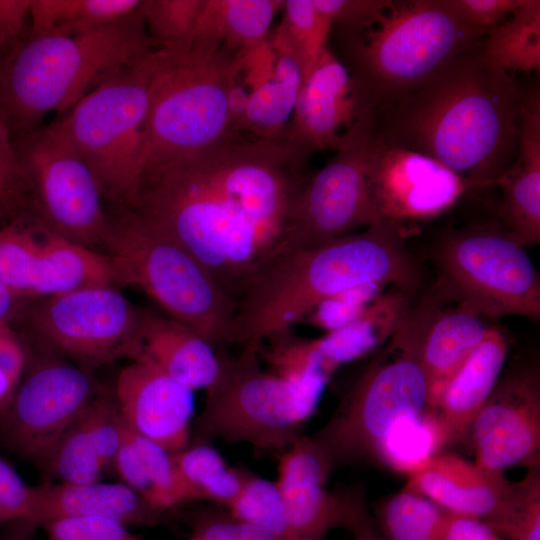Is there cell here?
Wrapping results in <instances>:
<instances>
[{
  "label": "cell",
  "instance_id": "58",
  "mask_svg": "<svg viewBox=\"0 0 540 540\" xmlns=\"http://www.w3.org/2000/svg\"><path fill=\"white\" fill-rule=\"evenodd\" d=\"M3 214L2 210L0 209V216Z\"/></svg>",
  "mask_w": 540,
  "mask_h": 540
},
{
  "label": "cell",
  "instance_id": "48",
  "mask_svg": "<svg viewBox=\"0 0 540 540\" xmlns=\"http://www.w3.org/2000/svg\"><path fill=\"white\" fill-rule=\"evenodd\" d=\"M30 348L10 324L0 325V420L10 407L27 369Z\"/></svg>",
  "mask_w": 540,
  "mask_h": 540
},
{
  "label": "cell",
  "instance_id": "56",
  "mask_svg": "<svg viewBox=\"0 0 540 540\" xmlns=\"http://www.w3.org/2000/svg\"><path fill=\"white\" fill-rule=\"evenodd\" d=\"M9 522V518L7 516V514L5 513L3 507L1 506L0 504V526L4 523H8Z\"/></svg>",
  "mask_w": 540,
  "mask_h": 540
},
{
  "label": "cell",
  "instance_id": "47",
  "mask_svg": "<svg viewBox=\"0 0 540 540\" xmlns=\"http://www.w3.org/2000/svg\"><path fill=\"white\" fill-rule=\"evenodd\" d=\"M29 201L26 177L11 133L0 117V209L19 214Z\"/></svg>",
  "mask_w": 540,
  "mask_h": 540
},
{
  "label": "cell",
  "instance_id": "13",
  "mask_svg": "<svg viewBox=\"0 0 540 540\" xmlns=\"http://www.w3.org/2000/svg\"><path fill=\"white\" fill-rule=\"evenodd\" d=\"M102 390L91 370L37 343L0 420L4 446L45 470L63 436Z\"/></svg>",
  "mask_w": 540,
  "mask_h": 540
},
{
  "label": "cell",
  "instance_id": "3",
  "mask_svg": "<svg viewBox=\"0 0 540 540\" xmlns=\"http://www.w3.org/2000/svg\"><path fill=\"white\" fill-rule=\"evenodd\" d=\"M127 211L189 251L235 299L265 249L204 148L146 167Z\"/></svg>",
  "mask_w": 540,
  "mask_h": 540
},
{
  "label": "cell",
  "instance_id": "44",
  "mask_svg": "<svg viewBox=\"0 0 540 540\" xmlns=\"http://www.w3.org/2000/svg\"><path fill=\"white\" fill-rule=\"evenodd\" d=\"M191 537L197 540H277L269 532L234 518L226 509L207 506L185 516Z\"/></svg>",
  "mask_w": 540,
  "mask_h": 540
},
{
  "label": "cell",
  "instance_id": "24",
  "mask_svg": "<svg viewBox=\"0 0 540 540\" xmlns=\"http://www.w3.org/2000/svg\"><path fill=\"white\" fill-rule=\"evenodd\" d=\"M499 223L523 247L540 243V91L524 90L517 119V150L498 176Z\"/></svg>",
  "mask_w": 540,
  "mask_h": 540
},
{
  "label": "cell",
  "instance_id": "39",
  "mask_svg": "<svg viewBox=\"0 0 540 540\" xmlns=\"http://www.w3.org/2000/svg\"><path fill=\"white\" fill-rule=\"evenodd\" d=\"M205 0H142L146 31L157 49H191Z\"/></svg>",
  "mask_w": 540,
  "mask_h": 540
},
{
  "label": "cell",
  "instance_id": "17",
  "mask_svg": "<svg viewBox=\"0 0 540 540\" xmlns=\"http://www.w3.org/2000/svg\"><path fill=\"white\" fill-rule=\"evenodd\" d=\"M377 108L329 45L304 77L283 139L335 152L373 132Z\"/></svg>",
  "mask_w": 540,
  "mask_h": 540
},
{
  "label": "cell",
  "instance_id": "29",
  "mask_svg": "<svg viewBox=\"0 0 540 540\" xmlns=\"http://www.w3.org/2000/svg\"><path fill=\"white\" fill-rule=\"evenodd\" d=\"M411 292L387 288L360 315L343 326L313 339L334 373L342 364L367 355L392 336L411 307Z\"/></svg>",
  "mask_w": 540,
  "mask_h": 540
},
{
  "label": "cell",
  "instance_id": "36",
  "mask_svg": "<svg viewBox=\"0 0 540 540\" xmlns=\"http://www.w3.org/2000/svg\"><path fill=\"white\" fill-rule=\"evenodd\" d=\"M257 353L270 372L320 396L333 374L313 339L296 338L289 332L266 340L258 346Z\"/></svg>",
  "mask_w": 540,
  "mask_h": 540
},
{
  "label": "cell",
  "instance_id": "11",
  "mask_svg": "<svg viewBox=\"0 0 540 540\" xmlns=\"http://www.w3.org/2000/svg\"><path fill=\"white\" fill-rule=\"evenodd\" d=\"M433 260L435 286L447 301L483 317L539 320V273L524 247L498 221L449 231Z\"/></svg>",
  "mask_w": 540,
  "mask_h": 540
},
{
  "label": "cell",
  "instance_id": "54",
  "mask_svg": "<svg viewBox=\"0 0 540 540\" xmlns=\"http://www.w3.org/2000/svg\"><path fill=\"white\" fill-rule=\"evenodd\" d=\"M29 302L0 282V325L11 324Z\"/></svg>",
  "mask_w": 540,
  "mask_h": 540
},
{
  "label": "cell",
  "instance_id": "38",
  "mask_svg": "<svg viewBox=\"0 0 540 540\" xmlns=\"http://www.w3.org/2000/svg\"><path fill=\"white\" fill-rule=\"evenodd\" d=\"M226 510L234 518L269 532L277 540H294L276 481L249 471L239 494Z\"/></svg>",
  "mask_w": 540,
  "mask_h": 540
},
{
  "label": "cell",
  "instance_id": "33",
  "mask_svg": "<svg viewBox=\"0 0 540 540\" xmlns=\"http://www.w3.org/2000/svg\"><path fill=\"white\" fill-rule=\"evenodd\" d=\"M141 3L142 0H30L29 31L85 32L127 17Z\"/></svg>",
  "mask_w": 540,
  "mask_h": 540
},
{
  "label": "cell",
  "instance_id": "7",
  "mask_svg": "<svg viewBox=\"0 0 540 540\" xmlns=\"http://www.w3.org/2000/svg\"><path fill=\"white\" fill-rule=\"evenodd\" d=\"M241 70V56L224 49H157L143 130L144 170L236 132L231 98Z\"/></svg>",
  "mask_w": 540,
  "mask_h": 540
},
{
  "label": "cell",
  "instance_id": "49",
  "mask_svg": "<svg viewBox=\"0 0 540 540\" xmlns=\"http://www.w3.org/2000/svg\"><path fill=\"white\" fill-rule=\"evenodd\" d=\"M523 0H444L465 24L487 32L511 15Z\"/></svg>",
  "mask_w": 540,
  "mask_h": 540
},
{
  "label": "cell",
  "instance_id": "6",
  "mask_svg": "<svg viewBox=\"0 0 540 540\" xmlns=\"http://www.w3.org/2000/svg\"><path fill=\"white\" fill-rule=\"evenodd\" d=\"M445 303L446 299L434 286L411 306L330 420L311 435L332 467L336 463L373 457L397 422L431 410L420 351L431 320Z\"/></svg>",
  "mask_w": 540,
  "mask_h": 540
},
{
  "label": "cell",
  "instance_id": "10",
  "mask_svg": "<svg viewBox=\"0 0 540 540\" xmlns=\"http://www.w3.org/2000/svg\"><path fill=\"white\" fill-rule=\"evenodd\" d=\"M156 51L119 70L62 117L103 199L120 211L132 207L144 171L143 130Z\"/></svg>",
  "mask_w": 540,
  "mask_h": 540
},
{
  "label": "cell",
  "instance_id": "41",
  "mask_svg": "<svg viewBox=\"0 0 540 540\" xmlns=\"http://www.w3.org/2000/svg\"><path fill=\"white\" fill-rule=\"evenodd\" d=\"M133 433L149 484L147 502L154 509L165 513L183 503L192 501L172 454L157 443L134 431Z\"/></svg>",
  "mask_w": 540,
  "mask_h": 540
},
{
  "label": "cell",
  "instance_id": "15",
  "mask_svg": "<svg viewBox=\"0 0 540 540\" xmlns=\"http://www.w3.org/2000/svg\"><path fill=\"white\" fill-rule=\"evenodd\" d=\"M371 146L372 133L337 151L306 180L283 231L261 257L318 247L379 221L371 199Z\"/></svg>",
  "mask_w": 540,
  "mask_h": 540
},
{
  "label": "cell",
  "instance_id": "43",
  "mask_svg": "<svg viewBox=\"0 0 540 540\" xmlns=\"http://www.w3.org/2000/svg\"><path fill=\"white\" fill-rule=\"evenodd\" d=\"M81 417L103 464L106 468L112 466L124 424L114 394L102 390Z\"/></svg>",
  "mask_w": 540,
  "mask_h": 540
},
{
  "label": "cell",
  "instance_id": "30",
  "mask_svg": "<svg viewBox=\"0 0 540 540\" xmlns=\"http://www.w3.org/2000/svg\"><path fill=\"white\" fill-rule=\"evenodd\" d=\"M274 51L273 74L249 93L242 126L252 130L256 137L279 140L294 113L303 73L292 56Z\"/></svg>",
  "mask_w": 540,
  "mask_h": 540
},
{
  "label": "cell",
  "instance_id": "22",
  "mask_svg": "<svg viewBox=\"0 0 540 540\" xmlns=\"http://www.w3.org/2000/svg\"><path fill=\"white\" fill-rule=\"evenodd\" d=\"M405 485L447 512L478 519L493 531L505 513L514 482L502 472L439 453L407 474Z\"/></svg>",
  "mask_w": 540,
  "mask_h": 540
},
{
  "label": "cell",
  "instance_id": "46",
  "mask_svg": "<svg viewBox=\"0 0 540 540\" xmlns=\"http://www.w3.org/2000/svg\"><path fill=\"white\" fill-rule=\"evenodd\" d=\"M46 540H144L130 527L103 516H74L46 522Z\"/></svg>",
  "mask_w": 540,
  "mask_h": 540
},
{
  "label": "cell",
  "instance_id": "31",
  "mask_svg": "<svg viewBox=\"0 0 540 540\" xmlns=\"http://www.w3.org/2000/svg\"><path fill=\"white\" fill-rule=\"evenodd\" d=\"M172 458L191 500L227 509L239 494L248 470L232 467L208 441L194 440Z\"/></svg>",
  "mask_w": 540,
  "mask_h": 540
},
{
  "label": "cell",
  "instance_id": "28",
  "mask_svg": "<svg viewBox=\"0 0 540 540\" xmlns=\"http://www.w3.org/2000/svg\"><path fill=\"white\" fill-rule=\"evenodd\" d=\"M284 0H205L191 49L241 55L266 41Z\"/></svg>",
  "mask_w": 540,
  "mask_h": 540
},
{
  "label": "cell",
  "instance_id": "45",
  "mask_svg": "<svg viewBox=\"0 0 540 540\" xmlns=\"http://www.w3.org/2000/svg\"><path fill=\"white\" fill-rule=\"evenodd\" d=\"M387 288L380 284L350 288L319 303L305 319L327 332L333 331L360 315Z\"/></svg>",
  "mask_w": 540,
  "mask_h": 540
},
{
  "label": "cell",
  "instance_id": "51",
  "mask_svg": "<svg viewBox=\"0 0 540 540\" xmlns=\"http://www.w3.org/2000/svg\"><path fill=\"white\" fill-rule=\"evenodd\" d=\"M34 498V487L29 486L18 472L0 458V504L9 522L19 523L29 514Z\"/></svg>",
  "mask_w": 540,
  "mask_h": 540
},
{
  "label": "cell",
  "instance_id": "57",
  "mask_svg": "<svg viewBox=\"0 0 540 540\" xmlns=\"http://www.w3.org/2000/svg\"><path fill=\"white\" fill-rule=\"evenodd\" d=\"M188 540H197V539H195V538H193V537H190Z\"/></svg>",
  "mask_w": 540,
  "mask_h": 540
},
{
  "label": "cell",
  "instance_id": "8",
  "mask_svg": "<svg viewBox=\"0 0 540 540\" xmlns=\"http://www.w3.org/2000/svg\"><path fill=\"white\" fill-rule=\"evenodd\" d=\"M110 220L104 254L116 285L141 290L216 350L228 347L236 299L189 251L131 211Z\"/></svg>",
  "mask_w": 540,
  "mask_h": 540
},
{
  "label": "cell",
  "instance_id": "50",
  "mask_svg": "<svg viewBox=\"0 0 540 540\" xmlns=\"http://www.w3.org/2000/svg\"><path fill=\"white\" fill-rule=\"evenodd\" d=\"M112 467H114L124 485L147 501L149 484L143 460L136 444L134 433L125 422L123 424L121 441L115 454Z\"/></svg>",
  "mask_w": 540,
  "mask_h": 540
},
{
  "label": "cell",
  "instance_id": "12",
  "mask_svg": "<svg viewBox=\"0 0 540 540\" xmlns=\"http://www.w3.org/2000/svg\"><path fill=\"white\" fill-rule=\"evenodd\" d=\"M14 144L34 215L64 238L103 250L110 224L104 199L63 118L16 136Z\"/></svg>",
  "mask_w": 540,
  "mask_h": 540
},
{
  "label": "cell",
  "instance_id": "37",
  "mask_svg": "<svg viewBox=\"0 0 540 540\" xmlns=\"http://www.w3.org/2000/svg\"><path fill=\"white\" fill-rule=\"evenodd\" d=\"M443 449L436 412L397 422L376 448L373 458L406 475Z\"/></svg>",
  "mask_w": 540,
  "mask_h": 540
},
{
  "label": "cell",
  "instance_id": "23",
  "mask_svg": "<svg viewBox=\"0 0 540 540\" xmlns=\"http://www.w3.org/2000/svg\"><path fill=\"white\" fill-rule=\"evenodd\" d=\"M90 515L112 518L129 527H156L166 522L164 513L122 482H50L34 487L30 512L16 524L14 540H26L37 528L54 519Z\"/></svg>",
  "mask_w": 540,
  "mask_h": 540
},
{
  "label": "cell",
  "instance_id": "59",
  "mask_svg": "<svg viewBox=\"0 0 540 540\" xmlns=\"http://www.w3.org/2000/svg\"><path fill=\"white\" fill-rule=\"evenodd\" d=\"M1 64V63H0Z\"/></svg>",
  "mask_w": 540,
  "mask_h": 540
},
{
  "label": "cell",
  "instance_id": "21",
  "mask_svg": "<svg viewBox=\"0 0 540 540\" xmlns=\"http://www.w3.org/2000/svg\"><path fill=\"white\" fill-rule=\"evenodd\" d=\"M114 396L126 425L176 453L191 439L193 390L152 363L137 359L118 374Z\"/></svg>",
  "mask_w": 540,
  "mask_h": 540
},
{
  "label": "cell",
  "instance_id": "16",
  "mask_svg": "<svg viewBox=\"0 0 540 540\" xmlns=\"http://www.w3.org/2000/svg\"><path fill=\"white\" fill-rule=\"evenodd\" d=\"M0 282L29 301L116 286L104 253L64 238L35 215L0 228Z\"/></svg>",
  "mask_w": 540,
  "mask_h": 540
},
{
  "label": "cell",
  "instance_id": "14",
  "mask_svg": "<svg viewBox=\"0 0 540 540\" xmlns=\"http://www.w3.org/2000/svg\"><path fill=\"white\" fill-rule=\"evenodd\" d=\"M20 314L38 344L92 371L128 357L141 309L116 287L95 286L33 300Z\"/></svg>",
  "mask_w": 540,
  "mask_h": 540
},
{
  "label": "cell",
  "instance_id": "55",
  "mask_svg": "<svg viewBox=\"0 0 540 540\" xmlns=\"http://www.w3.org/2000/svg\"><path fill=\"white\" fill-rule=\"evenodd\" d=\"M354 540H387L380 532L378 526L368 529L354 537Z\"/></svg>",
  "mask_w": 540,
  "mask_h": 540
},
{
  "label": "cell",
  "instance_id": "34",
  "mask_svg": "<svg viewBox=\"0 0 540 540\" xmlns=\"http://www.w3.org/2000/svg\"><path fill=\"white\" fill-rule=\"evenodd\" d=\"M374 519L387 540H440L447 511L404 487L374 506Z\"/></svg>",
  "mask_w": 540,
  "mask_h": 540
},
{
  "label": "cell",
  "instance_id": "18",
  "mask_svg": "<svg viewBox=\"0 0 540 540\" xmlns=\"http://www.w3.org/2000/svg\"><path fill=\"white\" fill-rule=\"evenodd\" d=\"M332 464L312 436L302 435L278 459L276 483L294 540H324L335 528L355 536L376 525L360 490L331 492Z\"/></svg>",
  "mask_w": 540,
  "mask_h": 540
},
{
  "label": "cell",
  "instance_id": "4",
  "mask_svg": "<svg viewBox=\"0 0 540 540\" xmlns=\"http://www.w3.org/2000/svg\"><path fill=\"white\" fill-rule=\"evenodd\" d=\"M155 49L141 6L112 24L85 32L29 31L0 64V117L16 136L34 130L46 114L67 113L108 78Z\"/></svg>",
  "mask_w": 540,
  "mask_h": 540
},
{
  "label": "cell",
  "instance_id": "26",
  "mask_svg": "<svg viewBox=\"0 0 540 540\" xmlns=\"http://www.w3.org/2000/svg\"><path fill=\"white\" fill-rule=\"evenodd\" d=\"M508 347L504 334H487L447 384L436 407L443 448L466 440L470 424L500 378Z\"/></svg>",
  "mask_w": 540,
  "mask_h": 540
},
{
  "label": "cell",
  "instance_id": "32",
  "mask_svg": "<svg viewBox=\"0 0 540 540\" xmlns=\"http://www.w3.org/2000/svg\"><path fill=\"white\" fill-rule=\"evenodd\" d=\"M480 45L483 55L505 71H539L540 1L523 0L510 18L486 32Z\"/></svg>",
  "mask_w": 540,
  "mask_h": 540
},
{
  "label": "cell",
  "instance_id": "1",
  "mask_svg": "<svg viewBox=\"0 0 540 540\" xmlns=\"http://www.w3.org/2000/svg\"><path fill=\"white\" fill-rule=\"evenodd\" d=\"M481 39L421 86L380 108L373 128L380 140L437 160L468 189L494 185L512 162L524 94L507 71L483 55Z\"/></svg>",
  "mask_w": 540,
  "mask_h": 540
},
{
  "label": "cell",
  "instance_id": "35",
  "mask_svg": "<svg viewBox=\"0 0 540 540\" xmlns=\"http://www.w3.org/2000/svg\"><path fill=\"white\" fill-rule=\"evenodd\" d=\"M281 12L271 45L298 62L304 79L328 45L333 22L317 9L313 0H284Z\"/></svg>",
  "mask_w": 540,
  "mask_h": 540
},
{
  "label": "cell",
  "instance_id": "40",
  "mask_svg": "<svg viewBox=\"0 0 540 540\" xmlns=\"http://www.w3.org/2000/svg\"><path fill=\"white\" fill-rule=\"evenodd\" d=\"M81 415L63 436L44 470L59 482L83 484L99 481L106 469Z\"/></svg>",
  "mask_w": 540,
  "mask_h": 540
},
{
  "label": "cell",
  "instance_id": "27",
  "mask_svg": "<svg viewBox=\"0 0 540 540\" xmlns=\"http://www.w3.org/2000/svg\"><path fill=\"white\" fill-rule=\"evenodd\" d=\"M490 326L480 314L460 305L438 310L425 333L420 360L435 411L452 377L481 343Z\"/></svg>",
  "mask_w": 540,
  "mask_h": 540
},
{
  "label": "cell",
  "instance_id": "2",
  "mask_svg": "<svg viewBox=\"0 0 540 540\" xmlns=\"http://www.w3.org/2000/svg\"><path fill=\"white\" fill-rule=\"evenodd\" d=\"M402 224L379 220L327 244L261 257L236 298L228 346L257 348L322 301L367 284L415 289L419 272Z\"/></svg>",
  "mask_w": 540,
  "mask_h": 540
},
{
  "label": "cell",
  "instance_id": "19",
  "mask_svg": "<svg viewBox=\"0 0 540 540\" xmlns=\"http://www.w3.org/2000/svg\"><path fill=\"white\" fill-rule=\"evenodd\" d=\"M475 463L502 472L540 468V373L519 366L500 377L474 416L466 437Z\"/></svg>",
  "mask_w": 540,
  "mask_h": 540
},
{
  "label": "cell",
  "instance_id": "52",
  "mask_svg": "<svg viewBox=\"0 0 540 540\" xmlns=\"http://www.w3.org/2000/svg\"><path fill=\"white\" fill-rule=\"evenodd\" d=\"M30 0H0V63L27 33Z\"/></svg>",
  "mask_w": 540,
  "mask_h": 540
},
{
  "label": "cell",
  "instance_id": "9",
  "mask_svg": "<svg viewBox=\"0 0 540 540\" xmlns=\"http://www.w3.org/2000/svg\"><path fill=\"white\" fill-rule=\"evenodd\" d=\"M216 351L219 369L205 388L194 440L221 438L266 451L288 449L302 436L321 396L262 369L257 348H242L237 355L227 348Z\"/></svg>",
  "mask_w": 540,
  "mask_h": 540
},
{
  "label": "cell",
  "instance_id": "5",
  "mask_svg": "<svg viewBox=\"0 0 540 540\" xmlns=\"http://www.w3.org/2000/svg\"><path fill=\"white\" fill-rule=\"evenodd\" d=\"M335 28L344 46V65L377 112L486 34L462 22L444 0H379L363 18Z\"/></svg>",
  "mask_w": 540,
  "mask_h": 540
},
{
  "label": "cell",
  "instance_id": "25",
  "mask_svg": "<svg viewBox=\"0 0 540 540\" xmlns=\"http://www.w3.org/2000/svg\"><path fill=\"white\" fill-rule=\"evenodd\" d=\"M128 358L152 363L193 391L207 388L219 369L216 349L196 330L146 310H141Z\"/></svg>",
  "mask_w": 540,
  "mask_h": 540
},
{
  "label": "cell",
  "instance_id": "53",
  "mask_svg": "<svg viewBox=\"0 0 540 540\" xmlns=\"http://www.w3.org/2000/svg\"><path fill=\"white\" fill-rule=\"evenodd\" d=\"M440 540H502L484 522L447 512Z\"/></svg>",
  "mask_w": 540,
  "mask_h": 540
},
{
  "label": "cell",
  "instance_id": "42",
  "mask_svg": "<svg viewBox=\"0 0 540 540\" xmlns=\"http://www.w3.org/2000/svg\"><path fill=\"white\" fill-rule=\"evenodd\" d=\"M502 540H540V468L516 482L506 519L497 534Z\"/></svg>",
  "mask_w": 540,
  "mask_h": 540
},
{
  "label": "cell",
  "instance_id": "20",
  "mask_svg": "<svg viewBox=\"0 0 540 540\" xmlns=\"http://www.w3.org/2000/svg\"><path fill=\"white\" fill-rule=\"evenodd\" d=\"M369 177L377 219L402 225L441 215L468 189L459 175L437 160L384 142L373 133Z\"/></svg>",
  "mask_w": 540,
  "mask_h": 540
}]
</instances>
